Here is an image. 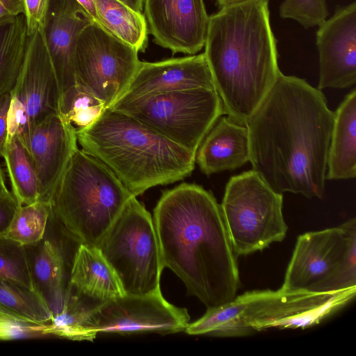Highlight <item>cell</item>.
<instances>
[{"mask_svg": "<svg viewBox=\"0 0 356 356\" xmlns=\"http://www.w3.org/2000/svg\"><path fill=\"white\" fill-rule=\"evenodd\" d=\"M334 118L321 90L280 72L245 124L252 170L277 193L321 199Z\"/></svg>", "mask_w": 356, "mask_h": 356, "instance_id": "1", "label": "cell"}, {"mask_svg": "<svg viewBox=\"0 0 356 356\" xmlns=\"http://www.w3.org/2000/svg\"><path fill=\"white\" fill-rule=\"evenodd\" d=\"M152 220L163 266L182 280L188 293L207 308L236 296V256L212 193L182 183L163 193Z\"/></svg>", "mask_w": 356, "mask_h": 356, "instance_id": "2", "label": "cell"}, {"mask_svg": "<svg viewBox=\"0 0 356 356\" xmlns=\"http://www.w3.org/2000/svg\"><path fill=\"white\" fill-rule=\"evenodd\" d=\"M204 55L225 115L246 124L280 74L268 0L209 16Z\"/></svg>", "mask_w": 356, "mask_h": 356, "instance_id": "3", "label": "cell"}, {"mask_svg": "<svg viewBox=\"0 0 356 356\" xmlns=\"http://www.w3.org/2000/svg\"><path fill=\"white\" fill-rule=\"evenodd\" d=\"M81 149L104 163L135 197L189 176L195 154L125 113L107 108L76 129Z\"/></svg>", "mask_w": 356, "mask_h": 356, "instance_id": "4", "label": "cell"}, {"mask_svg": "<svg viewBox=\"0 0 356 356\" xmlns=\"http://www.w3.org/2000/svg\"><path fill=\"white\" fill-rule=\"evenodd\" d=\"M133 197L104 163L77 148L56 190L52 213L65 236L98 247Z\"/></svg>", "mask_w": 356, "mask_h": 356, "instance_id": "5", "label": "cell"}, {"mask_svg": "<svg viewBox=\"0 0 356 356\" xmlns=\"http://www.w3.org/2000/svg\"><path fill=\"white\" fill-rule=\"evenodd\" d=\"M355 294L356 286L329 293L254 290L217 307L213 323L220 337L269 329H305L343 308Z\"/></svg>", "mask_w": 356, "mask_h": 356, "instance_id": "6", "label": "cell"}, {"mask_svg": "<svg viewBox=\"0 0 356 356\" xmlns=\"http://www.w3.org/2000/svg\"><path fill=\"white\" fill-rule=\"evenodd\" d=\"M356 286V220L296 241L281 289L329 293Z\"/></svg>", "mask_w": 356, "mask_h": 356, "instance_id": "7", "label": "cell"}, {"mask_svg": "<svg viewBox=\"0 0 356 356\" xmlns=\"http://www.w3.org/2000/svg\"><path fill=\"white\" fill-rule=\"evenodd\" d=\"M282 206V193L275 191L255 171L229 179L220 208L236 257L261 251L283 241L288 227Z\"/></svg>", "mask_w": 356, "mask_h": 356, "instance_id": "8", "label": "cell"}, {"mask_svg": "<svg viewBox=\"0 0 356 356\" xmlns=\"http://www.w3.org/2000/svg\"><path fill=\"white\" fill-rule=\"evenodd\" d=\"M118 277L124 293L161 291L163 269L152 217L131 197L97 247Z\"/></svg>", "mask_w": 356, "mask_h": 356, "instance_id": "9", "label": "cell"}, {"mask_svg": "<svg viewBox=\"0 0 356 356\" xmlns=\"http://www.w3.org/2000/svg\"><path fill=\"white\" fill-rule=\"evenodd\" d=\"M109 108L137 119L195 154L217 120L225 114L218 93L211 88L118 99Z\"/></svg>", "mask_w": 356, "mask_h": 356, "instance_id": "10", "label": "cell"}, {"mask_svg": "<svg viewBox=\"0 0 356 356\" xmlns=\"http://www.w3.org/2000/svg\"><path fill=\"white\" fill-rule=\"evenodd\" d=\"M138 51L93 21L74 49L76 84L110 108L124 92L140 63Z\"/></svg>", "mask_w": 356, "mask_h": 356, "instance_id": "11", "label": "cell"}, {"mask_svg": "<svg viewBox=\"0 0 356 356\" xmlns=\"http://www.w3.org/2000/svg\"><path fill=\"white\" fill-rule=\"evenodd\" d=\"M189 320L187 309L168 302L161 291L145 295L124 293L88 308L74 340L92 341L99 333H176L185 331Z\"/></svg>", "mask_w": 356, "mask_h": 356, "instance_id": "12", "label": "cell"}, {"mask_svg": "<svg viewBox=\"0 0 356 356\" xmlns=\"http://www.w3.org/2000/svg\"><path fill=\"white\" fill-rule=\"evenodd\" d=\"M10 95L7 138L60 114V92L42 26L29 36L24 60Z\"/></svg>", "mask_w": 356, "mask_h": 356, "instance_id": "13", "label": "cell"}, {"mask_svg": "<svg viewBox=\"0 0 356 356\" xmlns=\"http://www.w3.org/2000/svg\"><path fill=\"white\" fill-rule=\"evenodd\" d=\"M34 166L40 201L52 204L77 146L76 128L61 114L51 115L19 135Z\"/></svg>", "mask_w": 356, "mask_h": 356, "instance_id": "14", "label": "cell"}, {"mask_svg": "<svg viewBox=\"0 0 356 356\" xmlns=\"http://www.w3.org/2000/svg\"><path fill=\"white\" fill-rule=\"evenodd\" d=\"M143 10L158 45L189 55L204 46L209 16L204 0H143Z\"/></svg>", "mask_w": 356, "mask_h": 356, "instance_id": "15", "label": "cell"}, {"mask_svg": "<svg viewBox=\"0 0 356 356\" xmlns=\"http://www.w3.org/2000/svg\"><path fill=\"white\" fill-rule=\"evenodd\" d=\"M316 31L318 89L348 88L356 83V3L339 8Z\"/></svg>", "mask_w": 356, "mask_h": 356, "instance_id": "16", "label": "cell"}, {"mask_svg": "<svg viewBox=\"0 0 356 356\" xmlns=\"http://www.w3.org/2000/svg\"><path fill=\"white\" fill-rule=\"evenodd\" d=\"M94 20L76 0H49L43 35L60 97L76 85L74 57L77 38Z\"/></svg>", "mask_w": 356, "mask_h": 356, "instance_id": "17", "label": "cell"}, {"mask_svg": "<svg viewBox=\"0 0 356 356\" xmlns=\"http://www.w3.org/2000/svg\"><path fill=\"white\" fill-rule=\"evenodd\" d=\"M197 88H216L204 53L157 62L140 61L128 87L118 99Z\"/></svg>", "mask_w": 356, "mask_h": 356, "instance_id": "18", "label": "cell"}, {"mask_svg": "<svg viewBox=\"0 0 356 356\" xmlns=\"http://www.w3.org/2000/svg\"><path fill=\"white\" fill-rule=\"evenodd\" d=\"M250 161L248 130L228 115L220 116L200 143L195 162L206 175L234 170Z\"/></svg>", "mask_w": 356, "mask_h": 356, "instance_id": "19", "label": "cell"}, {"mask_svg": "<svg viewBox=\"0 0 356 356\" xmlns=\"http://www.w3.org/2000/svg\"><path fill=\"white\" fill-rule=\"evenodd\" d=\"M24 247L34 289L54 316L61 311L68 292L61 246L44 236L38 243Z\"/></svg>", "mask_w": 356, "mask_h": 356, "instance_id": "20", "label": "cell"}, {"mask_svg": "<svg viewBox=\"0 0 356 356\" xmlns=\"http://www.w3.org/2000/svg\"><path fill=\"white\" fill-rule=\"evenodd\" d=\"M68 284L78 294L97 302L124 294L114 270L95 246L78 245L72 261Z\"/></svg>", "mask_w": 356, "mask_h": 356, "instance_id": "21", "label": "cell"}, {"mask_svg": "<svg viewBox=\"0 0 356 356\" xmlns=\"http://www.w3.org/2000/svg\"><path fill=\"white\" fill-rule=\"evenodd\" d=\"M334 113L330 138L326 179L356 176V89L353 88Z\"/></svg>", "mask_w": 356, "mask_h": 356, "instance_id": "22", "label": "cell"}, {"mask_svg": "<svg viewBox=\"0 0 356 356\" xmlns=\"http://www.w3.org/2000/svg\"><path fill=\"white\" fill-rule=\"evenodd\" d=\"M98 24L114 36L144 51L148 42V28L144 15L120 0H94Z\"/></svg>", "mask_w": 356, "mask_h": 356, "instance_id": "23", "label": "cell"}, {"mask_svg": "<svg viewBox=\"0 0 356 356\" xmlns=\"http://www.w3.org/2000/svg\"><path fill=\"white\" fill-rule=\"evenodd\" d=\"M28 38L24 14L0 20V97L10 92L15 85Z\"/></svg>", "mask_w": 356, "mask_h": 356, "instance_id": "24", "label": "cell"}, {"mask_svg": "<svg viewBox=\"0 0 356 356\" xmlns=\"http://www.w3.org/2000/svg\"><path fill=\"white\" fill-rule=\"evenodd\" d=\"M2 157L11 184L12 193L18 204L27 205L40 201L38 177L19 136L6 139Z\"/></svg>", "mask_w": 356, "mask_h": 356, "instance_id": "25", "label": "cell"}, {"mask_svg": "<svg viewBox=\"0 0 356 356\" xmlns=\"http://www.w3.org/2000/svg\"><path fill=\"white\" fill-rule=\"evenodd\" d=\"M0 314L24 323L43 326L53 314L35 290L0 278Z\"/></svg>", "mask_w": 356, "mask_h": 356, "instance_id": "26", "label": "cell"}, {"mask_svg": "<svg viewBox=\"0 0 356 356\" xmlns=\"http://www.w3.org/2000/svg\"><path fill=\"white\" fill-rule=\"evenodd\" d=\"M52 204L38 201L19 206L5 235L23 246L35 244L46 234Z\"/></svg>", "mask_w": 356, "mask_h": 356, "instance_id": "27", "label": "cell"}, {"mask_svg": "<svg viewBox=\"0 0 356 356\" xmlns=\"http://www.w3.org/2000/svg\"><path fill=\"white\" fill-rule=\"evenodd\" d=\"M107 108L102 100L77 84L60 97V114L76 129L88 126Z\"/></svg>", "mask_w": 356, "mask_h": 356, "instance_id": "28", "label": "cell"}, {"mask_svg": "<svg viewBox=\"0 0 356 356\" xmlns=\"http://www.w3.org/2000/svg\"><path fill=\"white\" fill-rule=\"evenodd\" d=\"M0 278L35 290L25 247L0 234Z\"/></svg>", "mask_w": 356, "mask_h": 356, "instance_id": "29", "label": "cell"}, {"mask_svg": "<svg viewBox=\"0 0 356 356\" xmlns=\"http://www.w3.org/2000/svg\"><path fill=\"white\" fill-rule=\"evenodd\" d=\"M328 15L326 0H284L280 16L296 21L305 29L319 26Z\"/></svg>", "mask_w": 356, "mask_h": 356, "instance_id": "30", "label": "cell"}, {"mask_svg": "<svg viewBox=\"0 0 356 356\" xmlns=\"http://www.w3.org/2000/svg\"><path fill=\"white\" fill-rule=\"evenodd\" d=\"M28 36L43 26L49 0H24Z\"/></svg>", "mask_w": 356, "mask_h": 356, "instance_id": "31", "label": "cell"}, {"mask_svg": "<svg viewBox=\"0 0 356 356\" xmlns=\"http://www.w3.org/2000/svg\"><path fill=\"white\" fill-rule=\"evenodd\" d=\"M19 207L13 195L0 196V234H5Z\"/></svg>", "mask_w": 356, "mask_h": 356, "instance_id": "32", "label": "cell"}, {"mask_svg": "<svg viewBox=\"0 0 356 356\" xmlns=\"http://www.w3.org/2000/svg\"><path fill=\"white\" fill-rule=\"evenodd\" d=\"M24 0H0V20L6 17L24 15Z\"/></svg>", "mask_w": 356, "mask_h": 356, "instance_id": "33", "label": "cell"}, {"mask_svg": "<svg viewBox=\"0 0 356 356\" xmlns=\"http://www.w3.org/2000/svg\"><path fill=\"white\" fill-rule=\"evenodd\" d=\"M10 101V95L8 94L0 111V157L8 136L7 116Z\"/></svg>", "mask_w": 356, "mask_h": 356, "instance_id": "34", "label": "cell"}, {"mask_svg": "<svg viewBox=\"0 0 356 356\" xmlns=\"http://www.w3.org/2000/svg\"><path fill=\"white\" fill-rule=\"evenodd\" d=\"M90 15L92 19L98 23V17L94 0H76Z\"/></svg>", "mask_w": 356, "mask_h": 356, "instance_id": "35", "label": "cell"}, {"mask_svg": "<svg viewBox=\"0 0 356 356\" xmlns=\"http://www.w3.org/2000/svg\"><path fill=\"white\" fill-rule=\"evenodd\" d=\"M12 195V192L6 186L4 174L0 166V196H10Z\"/></svg>", "mask_w": 356, "mask_h": 356, "instance_id": "36", "label": "cell"}, {"mask_svg": "<svg viewBox=\"0 0 356 356\" xmlns=\"http://www.w3.org/2000/svg\"><path fill=\"white\" fill-rule=\"evenodd\" d=\"M134 10L142 13L143 10V0H120Z\"/></svg>", "mask_w": 356, "mask_h": 356, "instance_id": "37", "label": "cell"}, {"mask_svg": "<svg viewBox=\"0 0 356 356\" xmlns=\"http://www.w3.org/2000/svg\"><path fill=\"white\" fill-rule=\"evenodd\" d=\"M252 0H216V3L218 8H222L225 7L231 6L233 5L248 2ZM269 1V0H268Z\"/></svg>", "mask_w": 356, "mask_h": 356, "instance_id": "38", "label": "cell"}, {"mask_svg": "<svg viewBox=\"0 0 356 356\" xmlns=\"http://www.w3.org/2000/svg\"><path fill=\"white\" fill-rule=\"evenodd\" d=\"M9 93H6V94H5V95H3L0 97V111H1V109L2 108V106H3L6 99L8 97Z\"/></svg>", "mask_w": 356, "mask_h": 356, "instance_id": "39", "label": "cell"}]
</instances>
